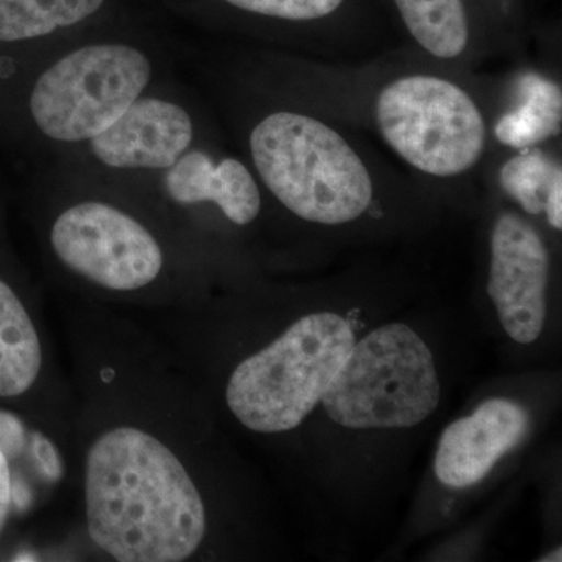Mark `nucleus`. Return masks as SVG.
<instances>
[{
    "instance_id": "nucleus-1",
    "label": "nucleus",
    "mask_w": 562,
    "mask_h": 562,
    "mask_svg": "<svg viewBox=\"0 0 562 562\" xmlns=\"http://www.w3.org/2000/svg\"><path fill=\"white\" fill-rule=\"evenodd\" d=\"M88 546L116 562H188L209 506L184 432L181 366L125 317L81 313L72 328Z\"/></svg>"
},
{
    "instance_id": "nucleus-2",
    "label": "nucleus",
    "mask_w": 562,
    "mask_h": 562,
    "mask_svg": "<svg viewBox=\"0 0 562 562\" xmlns=\"http://www.w3.org/2000/svg\"><path fill=\"white\" fill-rule=\"evenodd\" d=\"M36 224L50 271L98 302L180 310L206 258L147 203L63 162L41 166Z\"/></svg>"
},
{
    "instance_id": "nucleus-3",
    "label": "nucleus",
    "mask_w": 562,
    "mask_h": 562,
    "mask_svg": "<svg viewBox=\"0 0 562 562\" xmlns=\"http://www.w3.org/2000/svg\"><path fill=\"white\" fill-rule=\"evenodd\" d=\"M179 70V47L154 33L103 24L0 50V146L40 166L57 160Z\"/></svg>"
},
{
    "instance_id": "nucleus-4",
    "label": "nucleus",
    "mask_w": 562,
    "mask_h": 562,
    "mask_svg": "<svg viewBox=\"0 0 562 562\" xmlns=\"http://www.w3.org/2000/svg\"><path fill=\"white\" fill-rule=\"evenodd\" d=\"M371 120L392 154L425 179H464L490 147L483 103L447 69L406 70L383 81Z\"/></svg>"
},
{
    "instance_id": "nucleus-5",
    "label": "nucleus",
    "mask_w": 562,
    "mask_h": 562,
    "mask_svg": "<svg viewBox=\"0 0 562 562\" xmlns=\"http://www.w3.org/2000/svg\"><path fill=\"white\" fill-rule=\"evenodd\" d=\"M355 342L344 317L308 314L233 369L225 403L247 430H294L322 402Z\"/></svg>"
},
{
    "instance_id": "nucleus-6",
    "label": "nucleus",
    "mask_w": 562,
    "mask_h": 562,
    "mask_svg": "<svg viewBox=\"0 0 562 562\" xmlns=\"http://www.w3.org/2000/svg\"><path fill=\"white\" fill-rule=\"evenodd\" d=\"M110 183L157 211L206 260L213 233L222 227L246 231L268 205L249 162L224 146L222 131L149 176Z\"/></svg>"
},
{
    "instance_id": "nucleus-7",
    "label": "nucleus",
    "mask_w": 562,
    "mask_h": 562,
    "mask_svg": "<svg viewBox=\"0 0 562 562\" xmlns=\"http://www.w3.org/2000/svg\"><path fill=\"white\" fill-rule=\"evenodd\" d=\"M441 401L427 344L405 324H390L355 342L322 397L336 424L353 430L412 428Z\"/></svg>"
},
{
    "instance_id": "nucleus-8",
    "label": "nucleus",
    "mask_w": 562,
    "mask_h": 562,
    "mask_svg": "<svg viewBox=\"0 0 562 562\" xmlns=\"http://www.w3.org/2000/svg\"><path fill=\"white\" fill-rule=\"evenodd\" d=\"M221 128L205 95L179 70L140 95L101 135L54 161L103 180L138 179Z\"/></svg>"
},
{
    "instance_id": "nucleus-9",
    "label": "nucleus",
    "mask_w": 562,
    "mask_h": 562,
    "mask_svg": "<svg viewBox=\"0 0 562 562\" xmlns=\"http://www.w3.org/2000/svg\"><path fill=\"white\" fill-rule=\"evenodd\" d=\"M550 258L541 233L514 211L498 214L491 232L487 292L509 338L531 344L547 313Z\"/></svg>"
},
{
    "instance_id": "nucleus-10",
    "label": "nucleus",
    "mask_w": 562,
    "mask_h": 562,
    "mask_svg": "<svg viewBox=\"0 0 562 562\" xmlns=\"http://www.w3.org/2000/svg\"><path fill=\"white\" fill-rule=\"evenodd\" d=\"M530 430V416L519 403L491 398L469 417L442 432L435 472L446 486H473L486 479L497 461L516 449Z\"/></svg>"
},
{
    "instance_id": "nucleus-11",
    "label": "nucleus",
    "mask_w": 562,
    "mask_h": 562,
    "mask_svg": "<svg viewBox=\"0 0 562 562\" xmlns=\"http://www.w3.org/2000/svg\"><path fill=\"white\" fill-rule=\"evenodd\" d=\"M392 5L408 38L432 65L457 69L482 54L465 0H392Z\"/></svg>"
},
{
    "instance_id": "nucleus-12",
    "label": "nucleus",
    "mask_w": 562,
    "mask_h": 562,
    "mask_svg": "<svg viewBox=\"0 0 562 562\" xmlns=\"http://www.w3.org/2000/svg\"><path fill=\"white\" fill-rule=\"evenodd\" d=\"M561 125L560 81L528 69L509 83L505 106L490 120V133L506 150H524L560 138Z\"/></svg>"
},
{
    "instance_id": "nucleus-13",
    "label": "nucleus",
    "mask_w": 562,
    "mask_h": 562,
    "mask_svg": "<svg viewBox=\"0 0 562 562\" xmlns=\"http://www.w3.org/2000/svg\"><path fill=\"white\" fill-rule=\"evenodd\" d=\"M38 322L13 281L0 276V398L31 394L46 372Z\"/></svg>"
},
{
    "instance_id": "nucleus-14",
    "label": "nucleus",
    "mask_w": 562,
    "mask_h": 562,
    "mask_svg": "<svg viewBox=\"0 0 562 562\" xmlns=\"http://www.w3.org/2000/svg\"><path fill=\"white\" fill-rule=\"evenodd\" d=\"M110 0H0V50L36 46L98 24Z\"/></svg>"
},
{
    "instance_id": "nucleus-15",
    "label": "nucleus",
    "mask_w": 562,
    "mask_h": 562,
    "mask_svg": "<svg viewBox=\"0 0 562 562\" xmlns=\"http://www.w3.org/2000/svg\"><path fill=\"white\" fill-rule=\"evenodd\" d=\"M241 31L268 43H294L342 13L349 0H209Z\"/></svg>"
},
{
    "instance_id": "nucleus-16",
    "label": "nucleus",
    "mask_w": 562,
    "mask_h": 562,
    "mask_svg": "<svg viewBox=\"0 0 562 562\" xmlns=\"http://www.w3.org/2000/svg\"><path fill=\"white\" fill-rule=\"evenodd\" d=\"M562 176L561 161L542 147L513 150L502 161L497 183L528 216H541L547 194L557 177Z\"/></svg>"
},
{
    "instance_id": "nucleus-17",
    "label": "nucleus",
    "mask_w": 562,
    "mask_h": 562,
    "mask_svg": "<svg viewBox=\"0 0 562 562\" xmlns=\"http://www.w3.org/2000/svg\"><path fill=\"white\" fill-rule=\"evenodd\" d=\"M14 509L13 471L9 458L0 450V536L3 535Z\"/></svg>"
},
{
    "instance_id": "nucleus-18",
    "label": "nucleus",
    "mask_w": 562,
    "mask_h": 562,
    "mask_svg": "<svg viewBox=\"0 0 562 562\" xmlns=\"http://www.w3.org/2000/svg\"><path fill=\"white\" fill-rule=\"evenodd\" d=\"M541 561H546V562H549V561H562V558H561V547L560 549L557 550V552H553L552 554H550V557H546V558H542Z\"/></svg>"
}]
</instances>
